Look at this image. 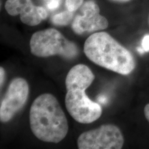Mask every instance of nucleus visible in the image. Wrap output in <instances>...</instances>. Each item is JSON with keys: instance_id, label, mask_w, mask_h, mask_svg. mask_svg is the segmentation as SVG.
Segmentation results:
<instances>
[{"instance_id": "9b49d317", "label": "nucleus", "mask_w": 149, "mask_h": 149, "mask_svg": "<svg viewBox=\"0 0 149 149\" xmlns=\"http://www.w3.org/2000/svg\"><path fill=\"white\" fill-rule=\"evenodd\" d=\"M59 4H60L59 0H50L47 3V8L51 10H54L59 8Z\"/></svg>"}, {"instance_id": "f8f14e48", "label": "nucleus", "mask_w": 149, "mask_h": 149, "mask_svg": "<svg viewBox=\"0 0 149 149\" xmlns=\"http://www.w3.org/2000/svg\"><path fill=\"white\" fill-rule=\"evenodd\" d=\"M141 47L144 50V51H149V35H145L141 42Z\"/></svg>"}, {"instance_id": "1a4fd4ad", "label": "nucleus", "mask_w": 149, "mask_h": 149, "mask_svg": "<svg viewBox=\"0 0 149 149\" xmlns=\"http://www.w3.org/2000/svg\"><path fill=\"white\" fill-rule=\"evenodd\" d=\"M72 17L73 12L67 10L53 15L51 18V21L55 26H66L71 21Z\"/></svg>"}, {"instance_id": "0eeeda50", "label": "nucleus", "mask_w": 149, "mask_h": 149, "mask_svg": "<svg viewBox=\"0 0 149 149\" xmlns=\"http://www.w3.org/2000/svg\"><path fill=\"white\" fill-rule=\"evenodd\" d=\"M109 22L100 15V7L93 0H87L80 7V11L74 17L72 29L74 33L81 35L85 33H96L106 29Z\"/></svg>"}, {"instance_id": "4468645a", "label": "nucleus", "mask_w": 149, "mask_h": 149, "mask_svg": "<svg viewBox=\"0 0 149 149\" xmlns=\"http://www.w3.org/2000/svg\"><path fill=\"white\" fill-rule=\"evenodd\" d=\"M108 102V98L104 95H100L97 98V102L99 104H106Z\"/></svg>"}, {"instance_id": "f3484780", "label": "nucleus", "mask_w": 149, "mask_h": 149, "mask_svg": "<svg viewBox=\"0 0 149 149\" xmlns=\"http://www.w3.org/2000/svg\"><path fill=\"white\" fill-rule=\"evenodd\" d=\"M112 1H117V2H127V1H129L130 0H112Z\"/></svg>"}, {"instance_id": "9d476101", "label": "nucleus", "mask_w": 149, "mask_h": 149, "mask_svg": "<svg viewBox=\"0 0 149 149\" xmlns=\"http://www.w3.org/2000/svg\"><path fill=\"white\" fill-rule=\"evenodd\" d=\"M84 3V0H66V7L67 10L74 12L79 8Z\"/></svg>"}, {"instance_id": "20e7f679", "label": "nucleus", "mask_w": 149, "mask_h": 149, "mask_svg": "<svg viewBox=\"0 0 149 149\" xmlns=\"http://www.w3.org/2000/svg\"><path fill=\"white\" fill-rule=\"evenodd\" d=\"M33 55L40 57L60 55L66 59H74L79 54L76 44L68 40L59 31L48 29L35 33L30 40Z\"/></svg>"}, {"instance_id": "dca6fc26", "label": "nucleus", "mask_w": 149, "mask_h": 149, "mask_svg": "<svg viewBox=\"0 0 149 149\" xmlns=\"http://www.w3.org/2000/svg\"><path fill=\"white\" fill-rule=\"evenodd\" d=\"M0 76H1V79H0V81H1V86L2 85L3 79H4V70L2 67L0 68Z\"/></svg>"}, {"instance_id": "ddd939ff", "label": "nucleus", "mask_w": 149, "mask_h": 149, "mask_svg": "<svg viewBox=\"0 0 149 149\" xmlns=\"http://www.w3.org/2000/svg\"><path fill=\"white\" fill-rule=\"evenodd\" d=\"M38 12H39V14H40V17H42L43 20L46 19L47 18L48 13H47V11H46V9L44 8V7L38 6Z\"/></svg>"}, {"instance_id": "f03ea898", "label": "nucleus", "mask_w": 149, "mask_h": 149, "mask_svg": "<svg viewBox=\"0 0 149 149\" xmlns=\"http://www.w3.org/2000/svg\"><path fill=\"white\" fill-rule=\"evenodd\" d=\"M31 129L37 138L45 142L58 143L68 131L67 118L57 98L49 93L38 96L30 110Z\"/></svg>"}, {"instance_id": "39448f33", "label": "nucleus", "mask_w": 149, "mask_h": 149, "mask_svg": "<svg viewBox=\"0 0 149 149\" xmlns=\"http://www.w3.org/2000/svg\"><path fill=\"white\" fill-rule=\"evenodd\" d=\"M124 143L120 129L113 124H104L96 129L86 131L77 139L79 149H120Z\"/></svg>"}, {"instance_id": "a211bd4d", "label": "nucleus", "mask_w": 149, "mask_h": 149, "mask_svg": "<svg viewBox=\"0 0 149 149\" xmlns=\"http://www.w3.org/2000/svg\"><path fill=\"white\" fill-rule=\"evenodd\" d=\"M49 1H50V0H49Z\"/></svg>"}, {"instance_id": "f257e3e1", "label": "nucleus", "mask_w": 149, "mask_h": 149, "mask_svg": "<svg viewBox=\"0 0 149 149\" xmlns=\"http://www.w3.org/2000/svg\"><path fill=\"white\" fill-rule=\"evenodd\" d=\"M94 79L93 72L84 64L75 65L66 76L65 105L72 118L81 124H91L102 115L101 105L90 100L85 93Z\"/></svg>"}, {"instance_id": "6e6552de", "label": "nucleus", "mask_w": 149, "mask_h": 149, "mask_svg": "<svg viewBox=\"0 0 149 149\" xmlns=\"http://www.w3.org/2000/svg\"><path fill=\"white\" fill-rule=\"evenodd\" d=\"M5 9L11 16L19 15L21 21L31 26L38 25L43 20L39 14L38 6L31 0H7Z\"/></svg>"}, {"instance_id": "423d86ee", "label": "nucleus", "mask_w": 149, "mask_h": 149, "mask_svg": "<svg viewBox=\"0 0 149 149\" xmlns=\"http://www.w3.org/2000/svg\"><path fill=\"white\" fill-rule=\"evenodd\" d=\"M29 94V86L23 78L13 79L0 106V120L6 123L13 119L25 105Z\"/></svg>"}, {"instance_id": "7ed1b4c3", "label": "nucleus", "mask_w": 149, "mask_h": 149, "mask_svg": "<svg viewBox=\"0 0 149 149\" xmlns=\"http://www.w3.org/2000/svg\"><path fill=\"white\" fill-rule=\"evenodd\" d=\"M84 51L95 64L123 75L131 73L135 68L132 53L106 32H96L89 36Z\"/></svg>"}, {"instance_id": "2eb2a0df", "label": "nucleus", "mask_w": 149, "mask_h": 149, "mask_svg": "<svg viewBox=\"0 0 149 149\" xmlns=\"http://www.w3.org/2000/svg\"><path fill=\"white\" fill-rule=\"evenodd\" d=\"M144 115L148 122H149V104H146L144 108Z\"/></svg>"}]
</instances>
